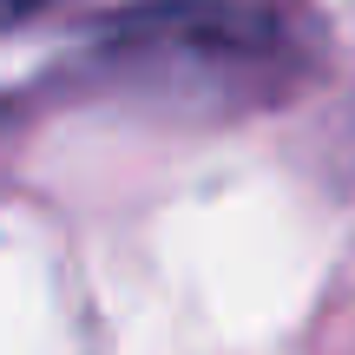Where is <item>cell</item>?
Returning a JSON list of instances; mask_svg holds the SVG:
<instances>
[{
    "label": "cell",
    "instance_id": "6da1fadb",
    "mask_svg": "<svg viewBox=\"0 0 355 355\" xmlns=\"http://www.w3.org/2000/svg\"><path fill=\"white\" fill-rule=\"evenodd\" d=\"M112 86L191 112L270 105L309 73L316 20L303 0H139L92 46Z\"/></svg>",
    "mask_w": 355,
    "mask_h": 355
},
{
    "label": "cell",
    "instance_id": "7a4b0ae2",
    "mask_svg": "<svg viewBox=\"0 0 355 355\" xmlns=\"http://www.w3.org/2000/svg\"><path fill=\"white\" fill-rule=\"evenodd\" d=\"M33 7H40V0H0V33H7V26H20Z\"/></svg>",
    "mask_w": 355,
    "mask_h": 355
}]
</instances>
